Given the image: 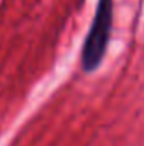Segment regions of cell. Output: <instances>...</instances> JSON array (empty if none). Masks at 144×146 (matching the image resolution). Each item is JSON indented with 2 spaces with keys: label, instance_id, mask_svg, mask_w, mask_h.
<instances>
[{
  "label": "cell",
  "instance_id": "cell-1",
  "mask_svg": "<svg viewBox=\"0 0 144 146\" xmlns=\"http://www.w3.org/2000/svg\"><path fill=\"white\" fill-rule=\"evenodd\" d=\"M114 24V0H98L93 21L83 41L81 48V68L85 73L95 72L107 53Z\"/></svg>",
  "mask_w": 144,
  "mask_h": 146
}]
</instances>
